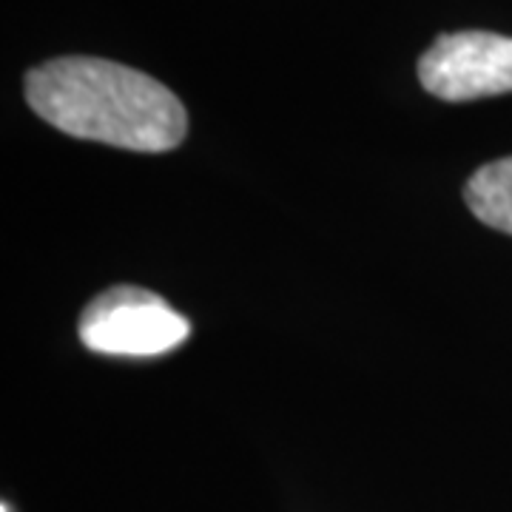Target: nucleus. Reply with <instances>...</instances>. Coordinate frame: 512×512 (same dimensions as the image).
<instances>
[{
  "label": "nucleus",
  "instance_id": "f257e3e1",
  "mask_svg": "<svg viewBox=\"0 0 512 512\" xmlns=\"http://www.w3.org/2000/svg\"><path fill=\"white\" fill-rule=\"evenodd\" d=\"M26 103L57 131L160 154L188 134L183 100L151 74L103 57H57L26 74Z\"/></svg>",
  "mask_w": 512,
  "mask_h": 512
},
{
  "label": "nucleus",
  "instance_id": "7ed1b4c3",
  "mask_svg": "<svg viewBox=\"0 0 512 512\" xmlns=\"http://www.w3.org/2000/svg\"><path fill=\"white\" fill-rule=\"evenodd\" d=\"M419 80L447 103L512 92V37L495 32L439 35L421 55Z\"/></svg>",
  "mask_w": 512,
  "mask_h": 512
},
{
  "label": "nucleus",
  "instance_id": "f03ea898",
  "mask_svg": "<svg viewBox=\"0 0 512 512\" xmlns=\"http://www.w3.org/2000/svg\"><path fill=\"white\" fill-rule=\"evenodd\" d=\"M80 342L103 356H163L191 336V322L160 293L117 285L94 296L80 316Z\"/></svg>",
  "mask_w": 512,
  "mask_h": 512
},
{
  "label": "nucleus",
  "instance_id": "39448f33",
  "mask_svg": "<svg viewBox=\"0 0 512 512\" xmlns=\"http://www.w3.org/2000/svg\"><path fill=\"white\" fill-rule=\"evenodd\" d=\"M0 512H12V507H9V504L3 501V507H0Z\"/></svg>",
  "mask_w": 512,
  "mask_h": 512
},
{
  "label": "nucleus",
  "instance_id": "20e7f679",
  "mask_svg": "<svg viewBox=\"0 0 512 512\" xmlns=\"http://www.w3.org/2000/svg\"><path fill=\"white\" fill-rule=\"evenodd\" d=\"M464 200L484 225L512 237V157L481 165L464 185Z\"/></svg>",
  "mask_w": 512,
  "mask_h": 512
}]
</instances>
